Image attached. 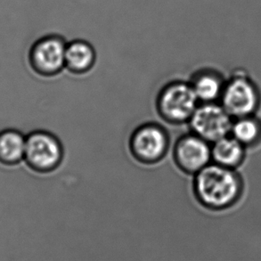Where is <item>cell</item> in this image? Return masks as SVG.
Here are the masks:
<instances>
[{
	"instance_id": "cell-4",
	"label": "cell",
	"mask_w": 261,
	"mask_h": 261,
	"mask_svg": "<svg viewBox=\"0 0 261 261\" xmlns=\"http://www.w3.org/2000/svg\"><path fill=\"white\" fill-rule=\"evenodd\" d=\"M128 145L135 160L152 165L165 158L170 149V136L163 126L148 122L142 124L133 131Z\"/></svg>"
},
{
	"instance_id": "cell-13",
	"label": "cell",
	"mask_w": 261,
	"mask_h": 261,
	"mask_svg": "<svg viewBox=\"0 0 261 261\" xmlns=\"http://www.w3.org/2000/svg\"><path fill=\"white\" fill-rule=\"evenodd\" d=\"M230 136L245 147L255 145L261 137V124L253 115L233 119Z\"/></svg>"
},
{
	"instance_id": "cell-7",
	"label": "cell",
	"mask_w": 261,
	"mask_h": 261,
	"mask_svg": "<svg viewBox=\"0 0 261 261\" xmlns=\"http://www.w3.org/2000/svg\"><path fill=\"white\" fill-rule=\"evenodd\" d=\"M67 43L64 38L48 35L38 39L29 53V62L33 71L43 77L60 74L65 68Z\"/></svg>"
},
{
	"instance_id": "cell-3",
	"label": "cell",
	"mask_w": 261,
	"mask_h": 261,
	"mask_svg": "<svg viewBox=\"0 0 261 261\" xmlns=\"http://www.w3.org/2000/svg\"><path fill=\"white\" fill-rule=\"evenodd\" d=\"M260 95L249 75L237 71L226 82L220 97L221 106L233 119L252 116L258 110Z\"/></svg>"
},
{
	"instance_id": "cell-12",
	"label": "cell",
	"mask_w": 261,
	"mask_h": 261,
	"mask_svg": "<svg viewBox=\"0 0 261 261\" xmlns=\"http://www.w3.org/2000/svg\"><path fill=\"white\" fill-rule=\"evenodd\" d=\"M26 138L21 132L7 129L0 132V163L14 165L24 160Z\"/></svg>"
},
{
	"instance_id": "cell-10",
	"label": "cell",
	"mask_w": 261,
	"mask_h": 261,
	"mask_svg": "<svg viewBox=\"0 0 261 261\" xmlns=\"http://www.w3.org/2000/svg\"><path fill=\"white\" fill-rule=\"evenodd\" d=\"M95 52L85 40H74L67 44L65 68L73 74H85L94 67Z\"/></svg>"
},
{
	"instance_id": "cell-9",
	"label": "cell",
	"mask_w": 261,
	"mask_h": 261,
	"mask_svg": "<svg viewBox=\"0 0 261 261\" xmlns=\"http://www.w3.org/2000/svg\"><path fill=\"white\" fill-rule=\"evenodd\" d=\"M189 83L201 103L216 102L220 100L226 82L219 72L211 69H203L195 72Z\"/></svg>"
},
{
	"instance_id": "cell-8",
	"label": "cell",
	"mask_w": 261,
	"mask_h": 261,
	"mask_svg": "<svg viewBox=\"0 0 261 261\" xmlns=\"http://www.w3.org/2000/svg\"><path fill=\"white\" fill-rule=\"evenodd\" d=\"M174 162L184 173L195 175L212 161V145L190 133L180 137L173 149Z\"/></svg>"
},
{
	"instance_id": "cell-11",
	"label": "cell",
	"mask_w": 261,
	"mask_h": 261,
	"mask_svg": "<svg viewBox=\"0 0 261 261\" xmlns=\"http://www.w3.org/2000/svg\"><path fill=\"white\" fill-rule=\"evenodd\" d=\"M245 146L232 136H226L212 144V160L214 163L234 170L244 162Z\"/></svg>"
},
{
	"instance_id": "cell-5",
	"label": "cell",
	"mask_w": 261,
	"mask_h": 261,
	"mask_svg": "<svg viewBox=\"0 0 261 261\" xmlns=\"http://www.w3.org/2000/svg\"><path fill=\"white\" fill-rule=\"evenodd\" d=\"M63 159L64 147L55 135L38 130L26 137L24 161L36 172H52L60 166Z\"/></svg>"
},
{
	"instance_id": "cell-6",
	"label": "cell",
	"mask_w": 261,
	"mask_h": 261,
	"mask_svg": "<svg viewBox=\"0 0 261 261\" xmlns=\"http://www.w3.org/2000/svg\"><path fill=\"white\" fill-rule=\"evenodd\" d=\"M233 119L221 103L201 102L189 120L191 133L213 144L229 136Z\"/></svg>"
},
{
	"instance_id": "cell-1",
	"label": "cell",
	"mask_w": 261,
	"mask_h": 261,
	"mask_svg": "<svg viewBox=\"0 0 261 261\" xmlns=\"http://www.w3.org/2000/svg\"><path fill=\"white\" fill-rule=\"evenodd\" d=\"M243 184L234 170L208 164L194 175V193L201 206L211 211L231 207L240 197Z\"/></svg>"
},
{
	"instance_id": "cell-2",
	"label": "cell",
	"mask_w": 261,
	"mask_h": 261,
	"mask_svg": "<svg viewBox=\"0 0 261 261\" xmlns=\"http://www.w3.org/2000/svg\"><path fill=\"white\" fill-rule=\"evenodd\" d=\"M189 82L175 81L164 86L156 98V109L167 123H188L199 103Z\"/></svg>"
}]
</instances>
